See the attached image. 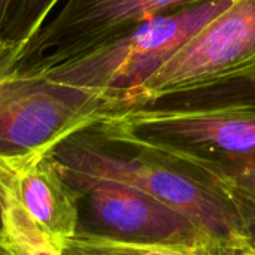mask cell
I'll use <instances>...</instances> for the list:
<instances>
[{
  "label": "cell",
  "mask_w": 255,
  "mask_h": 255,
  "mask_svg": "<svg viewBox=\"0 0 255 255\" xmlns=\"http://www.w3.org/2000/svg\"><path fill=\"white\" fill-rule=\"evenodd\" d=\"M46 154L64 178L128 185L187 214L227 255L251 250L235 205L215 176L127 137L108 118L78 127Z\"/></svg>",
  "instance_id": "6da1fadb"
},
{
  "label": "cell",
  "mask_w": 255,
  "mask_h": 255,
  "mask_svg": "<svg viewBox=\"0 0 255 255\" xmlns=\"http://www.w3.org/2000/svg\"><path fill=\"white\" fill-rule=\"evenodd\" d=\"M232 1L209 0L155 16L40 75L108 97L112 100L115 115L140 84Z\"/></svg>",
  "instance_id": "7a4b0ae2"
},
{
  "label": "cell",
  "mask_w": 255,
  "mask_h": 255,
  "mask_svg": "<svg viewBox=\"0 0 255 255\" xmlns=\"http://www.w3.org/2000/svg\"><path fill=\"white\" fill-rule=\"evenodd\" d=\"M127 137L230 178L255 163V109L163 111L137 108L106 117Z\"/></svg>",
  "instance_id": "3957f363"
},
{
  "label": "cell",
  "mask_w": 255,
  "mask_h": 255,
  "mask_svg": "<svg viewBox=\"0 0 255 255\" xmlns=\"http://www.w3.org/2000/svg\"><path fill=\"white\" fill-rule=\"evenodd\" d=\"M63 179L78 200L75 236L227 255L193 218L143 191L111 181Z\"/></svg>",
  "instance_id": "277c9868"
},
{
  "label": "cell",
  "mask_w": 255,
  "mask_h": 255,
  "mask_svg": "<svg viewBox=\"0 0 255 255\" xmlns=\"http://www.w3.org/2000/svg\"><path fill=\"white\" fill-rule=\"evenodd\" d=\"M112 114L108 97L49 79L9 73L0 79V160L51 148L78 127Z\"/></svg>",
  "instance_id": "5b68a950"
},
{
  "label": "cell",
  "mask_w": 255,
  "mask_h": 255,
  "mask_svg": "<svg viewBox=\"0 0 255 255\" xmlns=\"http://www.w3.org/2000/svg\"><path fill=\"white\" fill-rule=\"evenodd\" d=\"M203 1L209 0H67L19 51L10 73H43L148 19Z\"/></svg>",
  "instance_id": "8992f818"
},
{
  "label": "cell",
  "mask_w": 255,
  "mask_h": 255,
  "mask_svg": "<svg viewBox=\"0 0 255 255\" xmlns=\"http://www.w3.org/2000/svg\"><path fill=\"white\" fill-rule=\"evenodd\" d=\"M255 66V0H233L188 39L120 106V114L152 99Z\"/></svg>",
  "instance_id": "52a82bcc"
},
{
  "label": "cell",
  "mask_w": 255,
  "mask_h": 255,
  "mask_svg": "<svg viewBox=\"0 0 255 255\" xmlns=\"http://www.w3.org/2000/svg\"><path fill=\"white\" fill-rule=\"evenodd\" d=\"M139 108L163 111L214 108L255 109V66L247 67L224 78L158 96Z\"/></svg>",
  "instance_id": "ba28073f"
},
{
  "label": "cell",
  "mask_w": 255,
  "mask_h": 255,
  "mask_svg": "<svg viewBox=\"0 0 255 255\" xmlns=\"http://www.w3.org/2000/svg\"><path fill=\"white\" fill-rule=\"evenodd\" d=\"M0 242L12 255H61L34 226L13 196L0 185Z\"/></svg>",
  "instance_id": "9c48e42d"
},
{
  "label": "cell",
  "mask_w": 255,
  "mask_h": 255,
  "mask_svg": "<svg viewBox=\"0 0 255 255\" xmlns=\"http://www.w3.org/2000/svg\"><path fill=\"white\" fill-rule=\"evenodd\" d=\"M60 0H0V39L19 51L43 27Z\"/></svg>",
  "instance_id": "30bf717a"
},
{
  "label": "cell",
  "mask_w": 255,
  "mask_h": 255,
  "mask_svg": "<svg viewBox=\"0 0 255 255\" xmlns=\"http://www.w3.org/2000/svg\"><path fill=\"white\" fill-rule=\"evenodd\" d=\"M220 182L235 205L250 248L255 251V163Z\"/></svg>",
  "instance_id": "8fae6325"
},
{
  "label": "cell",
  "mask_w": 255,
  "mask_h": 255,
  "mask_svg": "<svg viewBox=\"0 0 255 255\" xmlns=\"http://www.w3.org/2000/svg\"><path fill=\"white\" fill-rule=\"evenodd\" d=\"M61 255H194L184 251L149 247V245H134L106 239L73 236L69 239L63 248Z\"/></svg>",
  "instance_id": "7c38bea8"
},
{
  "label": "cell",
  "mask_w": 255,
  "mask_h": 255,
  "mask_svg": "<svg viewBox=\"0 0 255 255\" xmlns=\"http://www.w3.org/2000/svg\"><path fill=\"white\" fill-rule=\"evenodd\" d=\"M19 49L0 39V79L12 72Z\"/></svg>",
  "instance_id": "4fadbf2b"
},
{
  "label": "cell",
  "mask_w": 255,
  "mask_h": 255,
  "mask_svg": "<svg viewBox=\"0 0 255 255\" xmlns=\"http://www.w3.org/2000/svg\"><path fill=\"white\" fill-rule=\"evenodd\" d=\"M0 255H12L9 251H7V250H6V248H4V247H3V244H1V242H0Z\"/></svg>",
  "instance_id": "5bb4252c"
},
{
  "label": "cell",
  "mask_w": 255,
  "mask_h": 255,
  "mask_svg": "<svg viewBox=\"0 0 255 255\" xmlns=\"http://www.w3.org/2000/svg\"><path fill=\"white\" fill-rule=\"evenodd\" d=\"M242 255H255V251H253V250H250V251H247L245 254Z\"/></svg>",
  "instance_id": "9a60e30c"
}]
</instances>
